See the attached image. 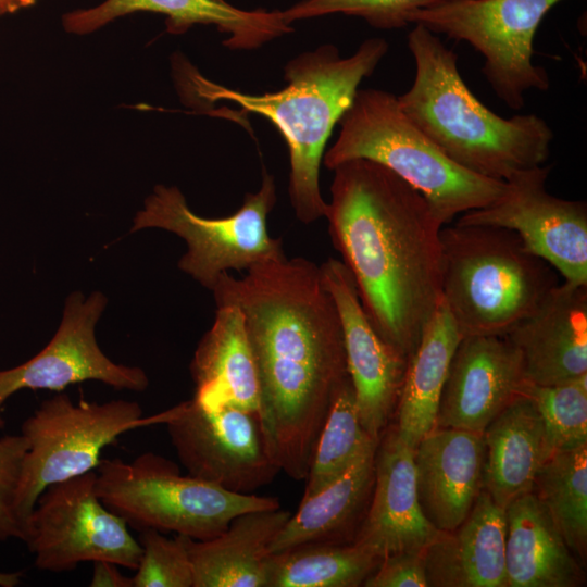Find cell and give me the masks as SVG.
<instances>
[{
    "label": "cell",
    "mask_w": 587,
    "mask_h": 587,
    "mask_svg": "<svg viewBox=\"0 0 587 587\" xmlns=\"http://www.w3.org/2000/svg\"><path fill=\"white\" fill-rule=\"evenodd\" d=\"M216 305L242 313L258 380V420L266 451L295 480L308 476L323 424L349 378L341 324L320 266L282 258L223 273Z\"/></svg>",
    "instance_id": "cell-1"
},
{
    "label": "cell",
    "mask_w": 587,
    "mask_h": 587,
    "mask_svg": "<svg viewBox=\"0 0 587 587\" xmlns=\"http://www.w3.org/2000/svg\"><path fill=\"white\" fill-rule=\"evenodd\" d=\"M333 172L332 242L374 328L409 360L441 302L445 224L420 191L377 162L352 159Z\"/></svg>",
    "instance_id": "cell-2"
},
{
    "label": "cell",
    "mask_w": 587,
    "mask_h": 587,
    "mask_svg": "<svg viewBox=\"0 0 587 587\" xmlns=\"http://www.w3.org/2000/svg\"><path fill=\"white\" fill-rule=\"evenodd\" d=\"M387 51V41L379 37L364 40L348 58H342L336 46L322 45L286 63L287 85L283 89L261 95L227 88L195 72L186 78L202 100L230 101L272 122L289 151L292 210L301 223L309 225L325 217L327 209L320 189V165L327 140L351 105L360 83L373 74Z\"/></svg>",
    "instance_id": "cell-3"
},
{
    "label": "cell",
    "mask_w": 587,
    "mask_h": 587,
    "mask_svg": "<svg viewBox=\"0 0 587 587\" xmlns=\"http://www.w3.org/2000/svg\"><path fill=\"white\" fill-rule=\"evenodd\" d=\"M414 59L411 87L397 97L402 112L449 159L496 180L542 165L553 132L536 114L502 117L477 99L458 68V54L426 27L408 35Z\"/></svg>",
    "instance_id": "cell-4"
},
{
    "label": "cell",
    "mask_w": 587,
    "mask_h": 587,
    "mask_svg": "<svg viewBox=\"0 0 587 587\" xmlns=\"http://www.w3.org/2000/svg\"><path fill=\"white\" fill-rule=\"evenodd\" d=\"M440 245L441 299L461 337L505 336L559 284L510 229L447 224Z\"/></svg>",
    "instance_id": "cell-5"
},
{
    "label": "cell",
    "mask_w": 587,
    "mask_h": 587,
    "mask_svg": "<svg viewBox=\"0 0 587 587\" xmlns=\"http://www.w3.org/2000/svg\"><path fill=\"white\" fill-rule=\"evenodd\" d=\"M338 124L339 136L323 157L326 168L352 159L377 162L420 191L445 225L487 205L503 189L504 182L474 174L449 159L389 91L358 89Z\"/></svg>",
    "instance_id": "cell-6"
},
{
    "label": "cell",
    "mask_w": 587,
    "mask_h": 587,
    "mask_svg": "<svg viewBox=\"0 0 587 587\" xmlns=\"http://www.w3.org/2000/svg\"><path fill=\"white\" fill-rule=\"evenodd\" d=\"M96 470L99 499L140 532H173L207 540L224 532L240 514L280 507L274 497L234 492L182 475L174 462L153 452L130 462L101 459Z\"/></svg>",
    "instance_id": "cell-7"
},
{
    "label": "cell",
    "mask_w": 587,
    "mask_h": 587,
    "mask_svg": "<svg viewBox=\"0 0 587 587\" xmlns=\"http://www.w3.org/2000/svg\"><path fill=\"white\" fill-rule=\"evenodd\" d=\"M277 201L273 175L263 172L258 191L245 196L240 208L225 217L193 213L176 186L157 185L133 220L130 233L159 228L184 239L187 249L178 268L211 290L229 271L285 258L280 238H273L267 218Z\"/></svg>",
    "instance_id": "cell-8"
},
{
    "label": "cell",
    "mask_w": 587,
    "mask_h": 587,
    "mask_svg": "<svg viewBox=\"0 0 587 587\" xmlns=\"http://www.w3.org/2000/svg\"><path fill=\"white\" fill-rule=\"evenodd\" d=\"M157 423L141 407L117 399L74 403L65 392L46 399L21 426L28 449L16 497V511L28 526L40 494L51 484L97 469L102 449L133 428ZM27 536V535H26Z\"/></svg>",
    "instance_id": "cell-9"
},
{
    "label": "cell",
    "mask_w": 587,
    "mask_h": 587,
    "mask_svg": "<svg viewBox=\"0 0 587 587\" xmlns=\"http://www.w3.org/2000/svg\"><path fill=\"white\" fill-rule=\"evenodd\" d=\"M561 1L454 0L417 10L408 23L472 46L484 58L482 72L496 96L521 110L528 90L550 87L547 71L533 63V43L542 18Z\"/></svg>",
    "instance_id": "cell-10"
},
{
    "label": "cell",
    "mask_w": 587,
    "mask_h": 587,
    "mask_svg": "<svg viewBox=\"0 0 587 587\" xmlns=\"http://www.w3.org/2000/svg\"><path fill=\"white\" fill-rule=\"evenodd\" d=\"M96 479L90 471L51 484L38 497L25 539L38 569L61 573L86 561L137 569L141 546L99 499Z\"/></svg>",
    "instance_id": "cell-11"
},
{
    "label": "cell",
    "mask_w": 587,
    "mask_h": 587,
    "mask_svg": "<svg viewBox=\"0 0 587 587\" xmlns=\"http://www.w3.org/2000/svg\"><path fill=\"white\" fill-rule=\"evenodd\" d=\"M550 171L542 164L516 172L496 199L455 223L510 229L565 283L587 286V204L549 193Z\"/></svg>",
    "instance_id": "cell-12"
},
{
    "label": "cell",
    "mask_w": 587,
    "mask_h": 587,
    "mask_svg": "<svg viewBox=\"0 0 587 587\" xmlns=\"http://www.w3.org/2000/svg\"><path fill=\"white\" fill-rule=\"evenodd\" d=\"M159 423L166 425L180 463L193 477L249 494L279 472L254 413L232 405L207 408L192 398L160 413Z\"/></svg>",
    "instance_id": "cell-13"
},
{
    "label": "cell",
    "mask_w": 587,
    "mask_h": 587,
    "mask_svg": "<svg viewBox=\"0 0 587 587\" xmlns=\"http://www.w3.org/2000/svg\"><path fill=\"white\" fill-rule=\"evenodd\" d=\"M107 304L101 291L71 292L49 344L28 361L0 371V429L5 424L1 415L5 401L22 389L60 391L72 384L98 380L116 389L146 390L149 379L142 369L113 362L97 342L96 325Z\"/></svg>",
    "instance_id": "cell-14"
},
{
    "label": "cell",
    "mask_w": 587,
    "mask_h": 587,
    "mask_svg": "<svg viewBox=\"0 0 587 587\" xmlns=\"http://www.w3.org/2000/svg\"><path fill=\"white\" fill-rule=\"evenodd\" d=\"M320 271L339 315L360 422L378 441L396 410L408 360L374 328L362 307L354 279L341 260L328 258L320 265Z\"/></svg>",
    "instance_id": "cell-15"
},
{
    "label": "cell",
    "mask_w": 587,
    "mask_h": 587,
    "mask_svg": "<svg viewBox=\"0 0 587 587\" xmlns=\"http://www.w3.org/2000/svg\"><path fill=\"white\" fill-rule=\"evenodd\" d=\"M523 361L505 336H467L450 360L434 427L483 435L527 385Z\"/></svg>",
    "instance_id": "cell-16"
},
{
    "label": "cell",
    "mask_w": 587,
    "mask_h": 587,
    "mask_svg": "<svg viewBox=\"0 0 587 587\" xmlns=\"http://www.w3.org/2000/svg\"><path fill=\"white\" fill-rule=\"evenodd\" d=\"M382 435L375 450L370 505L353 540L380 559L401 551H424L439 534L419 502L414 449L396 426Z\"/></svg>",
    "instance_id": "cell-17"
},
{
    "label": "cell",
    "mask_w": 587,
    "mask_h": 587,
    "mask_svg": "<svg viewBox=\"0 0 587 587\" xmlns=\"http://www.w3.org/2000/svg\"><path fill=\"white\" fill-rule=\"evenodd\" d=\"M151 12L165 15L166 32L180 35L195 25H212L226 34L223 45L232 50H254L294 32L282 10H243L226 0H104L100 4L77 9L62 15L65 32L87 35L115 18Z\"/></svg>",
    "instance_id": "cell-18"
},
{
    "label": "cell",
    "mask_w": 587,
    "mask_h": 587,
    "mask_svg": "<svg viewBox=\"0 0 587 587\" xmlns=\"http://www.w3.org/2000/svg\"><path fill=\"white\" fill-rule=\"evenodd\" d=\"M521 354L526 379L558 385L587 374V286H554L507 335Z\"/></svg>",
    "instance_id": "cell-19"
},
{
    "label": "cell",
    "mask_w": 587,
    "mask_h": 587,
    "mask_svg": "<svg viewBox=\"0 0 587 587\" xmlns=\"http://www.w3.org/2000/svg\"><path fill=\"white\" fill-rule=\"evenodd\" d=\"M483 436L434 427L414 448L417 497L423 514L439 532L459 526L483 490Z\"/></svg>",
    "instance_id": "cell-20"
},
{
    "label": "cell",
    "mask_w": 587,
    "mask_h": 587,
    "mask_svg": "<svg viewBox=\"0 0 587 587\" xmlns=\"http://www.w3.org/2000/svg\"><path fill=\"white\" fill-rule=\"evenodd\" d=\"M505 509L486 490L455 528L424 549L428 587H507Z\"/></svg>",
    "instance_id": "cell-21"
},
{
    "label": "cell",
    "mask_w": 587,
    "mask_h": 587,
    "mask_svg": "<svg viewBox=\"0 0 587 587\" xmlns=\"http://www.w3.org/2000/svg\"><path fill=\"white\" fill-rule=\"evenodd\" d=\"M483 489L500 507L532 492L537 473L554 452L542 419L525 394L485 428Z\"/></svg>",
    "instance_id": "cell-22"
},
{
    "label": "cell",
    "mask_w": 587,
    "mask_h": 587,
    "mask_svg": "<svg viewBox=\"0 0 587 587\" xmlns=\"http://www.w3.org/2000/svg\"><path fill=\"white\" fill-rule=\"evenodd\" d=\"M291 513L250 511L207 540L187 538L193 587H267L270 547Z\"/></svg>",
    "instance_id": "cell-23"
},
{
    "label": "cell",
    "mask_w": 587,
    "mask_h": 587,
    "mask_svg": "<svg viewBox=\"0 0 587 587\" xmlns=\"http://www.w3.org/2000/svg\"><path fill=\"white\" fill-rule=\"evenodd\" d=\"M190 373L193 399L201 405H232L258 413L257 367L243 315L236 305H216L213 324L195 350Z\"/></svg>",
    "instance_id": "cell-24"
},
{
    "label": "cell",
    "mask_w": 587,
    "mask_h": 587,
    "mask_svg": "<svg viewBox=\"0 0 587 587\" xmlns=\"http://www.w3.org/2000/svg\"><path fill=\"white\" fill-rule=\"evenodd\" d=\"M507 587H576L585 582L577 558L534 492L505 508Z\"/></svg>",
    "instance_id": "cell-25"
},
{
    "label": "cell",
    "mask_w": 587,
    "mask_h": 587,
    "mask_svg": "<svg viewBox=\"0 0 587 587\" xmlns=\"http://www.w3.org/2000/svg\"><path fill=\"white\" fill-rule=\"evenodd\" d=\"M461 338L441 299L408 360L396 405V429L413 449L435 426L449 363Z\"/></svg>",
    "instance_id": "cell-26"
},
{
    "label": "cell",
    "mask_w": 587,
    "mask_h": 587,
    "mask_svg": "<svg viewBox=\"0 0 587 587\" xmlns=\"http://www.w3.org/2000/svg\"><path fill=\"white\" fill-rule=\"evenodd\" d=\"M374 457L375 451L367 453L321 491L302 498L273 539L270 553L310 542L340 544L371 500Z\"/></svg>",
    "instance_id": "cell-27"
},
{
    "label": "cell",
    "mask_w": 587,
    "mask_h": 587,
    "mask_svg": "<svg viewBox=\"0 0 587 587\" xmlns=\"http://www.w3.org/2000/svg\"><path fill=\"white\" fill-rule=\"evenodd\" d=\"M380 560L353 541L304 544L270 555L267 587H357Z\"/></svg>",
    "instance_id": "cell-28"
},
{
    "label": "cell",
    "mask_w": 587,
    "mask_h": 587,
    "mask_svg": "<svg viewBox=\"0 0 587 587\" xmlns=\"http://www.w3.org/2000/svg\"><path fill=\"white\" fill-rule=\"evenodd\" d=\"M578 560L587 553V445L557 450L537 473L533 491Z\"/></svg>",
    "instance_id": "cell-29"
},
{
    "label": "cell",
    "mask_w": 587,
    "mask_h": 587,
    "mask_svg": "<svg viewBox=\"0 0 587 587\" xmlns=\"http://www.w3.org/2000/svg\"><path fill=\"white\" fill-rule=\"evenodd\" d=\"M378 441L363 428L350 378L337 391L311 459L302 498L311 497L376 450Z\"/></svg>",
    "instance_id": "cell-30"
},
{
    "label": "cell",
    "mask_w": 587,
    "mask_h": 587,
    "mask_svg": "<svg viewBox=\"0 0 587 587\" xmlns=\"http://www.w3.org/2000/svg\"><path fill=\"white\" fill-rule=\"evenodd\" d=\"M523 394L535 403L554 451L587 445V374L558 385L527 383Z\"/></svg>",
    "instance_id": "cell-31"
},
{
    "label": "cell",
    "mask_w": 587,
    "mask_h": 587,
    "mask_svg": "<svg viewBox=\"0 0 587 587\" xmlns=\"http://www.w3.org/2000/svg\"><path fill=\"white\" fill-rule=\"evenodd\" d=\"M454 0H302L282 10L284 20L292 22L329 14L363 18L379 29L405 27L410 14Z\"/></svg>",
    "instance_id": "cell-32"
},
{
    "label": "cell",
    "mask_w": 587,
    "mask_h": 587,
    "mask_svg": "<svg viewBox=\"0 0 587 587\" xmlns=\"http://www.w3.org/2000/svg\"><path fill=\"white\" fill-rule=\"evenodd\" d=\"M188 536L168 538L154 529L141 530V557L133 587H193Z\"/></svg>",
    "instance_id": "cell-33"
},
{
    "label": "cell",
    "mask_w": 587,
    "mask_h": 587,
    "mask_svg": "<svg viewBox=\"0 0 587 587\" xmlns=\"http://www.w3.org/2000/svg\"><path fill=\"white\" fill-rule=\"evenodd\" d=\"M27 449L22 434L0 438V541L26 539L27 528L16 511V497Z\"/></svg>",
    "instance_id": "cell-34"
},
{
    "label": "cell",
    "mask_w": 587,
    "mask_h": 587,
    "mask_svg": "<svg viewBox=\"0 0 587 587\" xmlns=\"http://www.w3.org/2000/svg\"><path fill=\"white\" fill-rule=\"evenodd\" d=\"M424 551H401L382 558L365 587H428Z\"/></svg>",
    "instance_id": "cell-35"
},
{
    "label": "cell",
    "mask_w": 587,
    "mask_h": 587,
    "mask_svg": "<svg viewBox=\"0 0 587 587\" xmlns=\"http://www.w3.org/2000/svg\"><path fill=\"white\" fill-rule=\"evenodd\" d=\"M92 587H133L132 577L124 576L117 569L118 565L109 561H93Z\"/></svg>",
    "instance_id": "cell-36"
},
{
    "label": "cell",
    "mask_w": 587,
    "mask_h": 587,
    "mask_svg": "<svg viewBox=\"0 0 587 587\" xmlns=\"http://www.w3.org/2000/svg\"><path fill=\"white\" fill-rule=\"evenodd\" d=\"M36 2L37 0H0V16L16 13Z\"/></svg>",
    "instance_id": "cell-37"
},
{
    "label": "cell",
    "mask_w": 587,
    "mask_h": 587,
    "mask_svg": "<svg viewBox=\"0 0 587 587\" xmlns=\"http://www.w3.org/2000/svg\"><path fill=\"white\" fill-rule=\"evenodd\" d=\"M21 583V573H9L0 571V587H15Z\"/></svg>",
    "instance_id": "cell-38"
}]
</instances>
